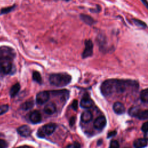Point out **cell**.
Instances as JSON below:
<instances>
[{
	"label": "cell",
	"instance_id": "cell-11",
	"mask_svg": "<svg viewBox=\"0 0 148 148\" xmlns=\"http://www.w3.org/2000/svg\"><path fill=\"white\" fill-rule=\"evenodd\" d=\"M113 109L114 112L118 114H121L124 113L125 111V108L124 105L120 102H115L113 104Z\"/></svg>",
	"mask_w": 148,
	"mask_h": 148
},
{
	"label": "cell",
	"instance_id": "cell-6",
	"mask_svg": "<svg viewBox=\"0 0 148 148\" xmlns=\"http://www.w3.org/2000/svg\"><path fill=\"white\" fill-rule=\"evenodd\" d=\"M49 99V94L47 91H41L37 94L36 97V101L38 104H43Z\"/></svg>",
	"mask_w": 148,
	"mask_h": 148
},
{
	"label": "cell",
	"instance_id": "cell-27",
	"mask_svg": "<svg viewBox=\"0 0 148 148\" xmlns=\"http://www.w3.org/2000/svg\"><path fill=\"white\" fill-rule=\"evenodd\" d=\"M8 146V143L5 140L0 139V147H6Z\"/></svg>",
	"mask_w": 148,
	"mask_h": 148
},
{
	"label": "cell",
	"instance_id": "cell-9",
	"mask_svg": "<svg viewBox=\"0 0 148 148\" xmlns=\"http://www.w3.org/2000/svg\"><path fill=\"white\" fill-rule=\"evenodd\" d=\"M30 121L34 124H37L40 122L42 119V116L40 112L38 110L33 111L31 113L29 116Z\"/></svg>",
	"mask_w": 148,
	"mask_h": 148
},
{
	"label": "cell",
	"instance_id": "cell-12",
	"mask_svg": "<svg viewBox=\"0 0 148 148\" xmlns=\"http://www.w3.org/2000/svg\"><path fill=\"white\" fill-rule=\"evenodd\" d=\"M56 109L57 108L56 105L54 103L50 102L46 105L44 108V111L48 114H52L56 112Z\"/></svg>",
	"mask_w": 148,
	"mask_h": 148
},
{
	"label": "cell",
	"instance_id": "cell-26",
	"mask_svg": "<svg viewBox=\"0 0 148 148\" xmlns=\"http://www.w3.org/2000/svg\"><path fill=\"white\" fill-rule=\"evenodd\" d=\"M14 7L13 6H12V7H9V8H3L1 10V13L3 14V13H8L11 10H12V9Z\"/></svg>",
	"mask_w": 148,
	"mask_h": 148
},
{
	"label": "cell",
	"instance_id": "cell-19",
	"mask_svg": "<svg viewBox=\"0 0 148 148\" xmlns=\"http://www.w3.org/2000/svg\"><path fill=\"white\" fill-rule=\"evenodd\" d=\"M140 99L144 102H148V88L145 89L141 91Z\"/></svg>",
	"mask_w": 148,
	"mask_h": 148
},
{
	"label": "cell",
	"instance_id": "cell-33",
	"mask_svg": "<svg viewBox=\"0 0 148 148\" xmlns=\"http://www.w3.org/2000/svg\"><path fill=\"white\" fill-rule=\"evenodd\" d=\"M144 137H145V138L147 140H148V131H146V132H145V135H144Z\"/></svg>",
	"mask_w": 148,
	"mask_h": 148
},
{
	"label": "cell",
	"instance_id": "cell-14",
	"mask_svg": "<svg viewBox=\"0 0 148 148\" xmlns=\"http://www.w3.org/2000/svg\"><path fill=\"white\" fill-rule=\"evenodd\" d=\"M147 140L145 138L137 139L134 142V146L137 148L145 147L147 145Z\"/></svg>",
	"mask_w": 148,
	"mask_h": 148
},
{
	"label": "cell",
	"instance_id": "cell-30",
	"mask_svg": "<svg viewBox=\"0 0 148 148\" xmlns=\"http://www.w3.org/2000/svg\"><path fill=\"white\" fill-rule=\"evenodd\" d=\"M116 134V131H112V132H110L108 133V138H109V137H112L114 135H115Z\"/></svg>",
	"mask_w": 148,
	"mask_h": 148
},
{
	"label": "cell",
	"instance_id": "cell-22",
	"mask_svg": "<svg viewBox=\"0 0 148 148\" xmlns=\"http://www.w3.org/2000/svg\"><path fill=\"white\" fill-rule=\"evenodd\" d=\"M9 109V106L8 105H3L0 106V115L6 113Z\"/></svg>",
	"mask_w": 148,
	"mask_h": 148
},
{
	"label": "cell",
	"instance_id": "cell-3",
	"mask_svg": "<svg viewBox=\"0 0 148 148\" xmlns=\"http://www.w3.org/2000/svg\"><path fill=\"white\" fill-rule=\"evenodd\" d=\"M56 125L53 123L47 124L41 128H40L38 132L37 135L39 137L43 138L46 135H50L52 134L56 128Z\"/></svg>",
	"mask_w": 148,
	"mask_h": 148
},
{
	"label": "cell",
	"instance_id": "cell-17",
	"mask_svg": "<svg viewBox=\"0 0 148 148\" xmlns=\"http://www.w3.org/2000/svg\"><path fill=\"white\" fill-rule=\"evenodd\" d=\"M34 106V101L32 99H29L26 101L21 105V108L23 110H27L31 109Z\"/></svg>",
	"mask_w": 148,
	"mask_h": 148
},
{
	"label": "cell",
	"instance_id": "cell-8",
	"mask_svg": "<svg viewBox=\"0 0 148 148\" xmlns=\"http://www.w3.org/2000/svg\"><path fill=\"white\" fill-rule=\"evenodd\" d=\"M93 104V101L88 96H84L80 101V106L83 108H90Z\"/></svg>",
	"mask_w": 148,
	"mask_h": 148
},
{
	"label": "cell",
	"instance_id": "cell-32",
	"mask_svg": "<svg viewBox=\"0 0 148 148\" xmlns=\"http://www.w3.org/2000/svg\"><path fill=\"white\" fill-rule=\"evenodd\" d=\"M143 2V3L145 5V6L148 9V2L147 0H141Z\"/></svg>",
	"mask_w": 148,
	"mask_h": 148
},
{
	"label": "cell",
	"instance_id": "cell-5",
	"mask_svg": "<svg viewBox=\"0 0 148 148\" xmlns=\"http://www.w3.org/2000/svg\"><path fill=\"white\" fill-rule=\"evenodd\" d=\"M84 44L85 48L82 53V57L84 58L91 56L93 52V44L91 40H86Z\"/></svg>",
	"mask_w": 148,
	"mask_h": 148
},
{
	"label": "cell",
	"instance_id": "cell-2",
	"mask_svg": "<svg viewBox=\"0 0 148 148\" xmlns=\"http://www.w3.org/2000/svg\"><path fill=\"white\" fill-rule=\"evenodd\" d=\"M71 76L68 73H54L50 76L49 81L51 84L56 87H64L71 81Z\"/></svg>",
	"mask_w": 148,
	"mask_h": 148
},
{
	"label": "cell",
	"instance_id": "cell-18",
	"mask_svg": "<svg viewBox=\"0 0 148 148\" xmlns=\"http://www.w3.org/2000/svg\"><path fill=\"white\" fill-rule=\"evenodd\" d=\"M80 18H82V20L86 23L87 24L89 25H91L92 24L94 23V20L92 19V18H91L90 16H88V15H85V14H81L80 15Z\"/></svg>",
	"mask_w": 148,
	"mask_h": 148
},
{
	"label": "cell",
	"instance_id": "cell-4",
	"mask_svg": "<svg viewBox=\"0 0 148 148\" xmlns=\"http://www.w3.org/2000/svg\"><path fill=\"white\" fill-rule=\"evenodd\" d=\"M102 94L108 96L113 93V79H108L104 81L101 87Z\"/></svg>",
	"mask_w": 148,
	"mask_h": 148
},
{
	"label": "cell",
	"instance_id": "cell-15",
	"mask_svg": "<svg viewBox=\"0 0 148 148\" xmlns=\"http://www.w3.org/2000/svg\"><path fill=\"white\" fill-rule=\"evenodd\" d=\"M135 117L139 120H146L148 119V110L139 109Z\"/></svg>",
	"mask_w": 148,
	"mask_h": 148
},
{
	"label": "cell",
	"instance_id": "cell-20",
	"mask_svg": "<svg viewBox=\"0 0 148 148\" xmlns=\"http://www.w3.org/2000/svg\"><path fill=\"white\" fill-rule=\"evenodd\" d=\"M32 77H33V79L38 82V83H42V77H41V75L40 74L39 72H38V71H34L33 72V75H32Z\"/></svg>",
	"mask_w": 148,
	"mask_h": 148
},
{
	"label": "cell",
	"instance_id": "cell-34",
	"mask_svg": "<svg viewBox=\"0 0 148 148\" xmlns=\"http://www.w3.org/2000/svg\"><path fill=\"white\" fill-rule=\"evenodd\" d=\"M65 1H69V0H65Z\"/></svg>",
	"mask_w": 148,
	"mask_h": 148
},
{
	"label": "cell",
	"instance_id": "cell-31",
	"mask_svg": "<svg viewBox=\"0 0 148 148\" xmlns=\"http://www.w3.org/2000/svg\"><path fill=\"white\" fill-rule=\"evenodd\" d=\"M75 117H72L71 120H70V125H73L75 123Z\"/></svg>",
	"mask_w": 148,
	"mask_h": 148
},
{
	"label": "cell",
	"instance_id": "cell-21",
	"mask_svg": "<svg viewBox=\"0 0 148 148\" xmlns=\"http://www.w3.org/2000/svg\"><path fill=\"white\" fill-rule=\"evenodd\" d=\"M139 108L138 107H136V106H134V107H132L130 109H129V114L131 116H134V117H135L138 111L139 110Z\"/></svg>",
	"mask_w": 148,
	"mask_h": 148
},
{
	"label": "cell",
	"instance_id": "cell-13",
	"mask_svg": "<svg viewBox=\"0 0 148 148\" xmlns=\"http://www.w3.org/2000/svg\"><path fill=\"white\" fill-rule=\"evenodd\" d=\"M92 119V114L90 111L86 110L82 113L81 115V120L83 123H88Z\"/></svg>",
	"mask_w": 148,
	"mask_h": 148
},
{
	"label": "cell",
	"instance_id": "cell-25",
	"mask_svg": "<svg viewBox=\"0 0 148 148\" xmlns=\"http://www.w3.org/2000/svg\"><path fill=\"white\" fill-rule=\"evenodd\" d=\"M141 130L144 132L148 131V121H146L145 123H144L142 124V127H141Z\"/></svg>",
	"mask_w": 148,
	"mask_h": 148
},
{
	"label": "cell",
	"instance_id": "cell-1",
	"mask_svg": "<svg viewBox=\"0 0 148 148\" xmlns=\"http://www.w3.org/2000/svg\"><path fill=\"white\" fill-rule=\"evenodd\" d=\"M16 56L14 50L8 46L0 47V72L8 74L12 72L13 59Z\"/></svg>",
	"mask_w": 148,
	"mask_h": 148
},
{
	"label": "cell",
	"instance_id": "cell-23",
	"mask_svg": "<svg viewBox=\"0 0 148 148\" xmlns=\"http://www.w3.org/2000/svg\"><path fill=\"white\" fill-rule=\"evenodd\" d=\"M109 147H112V148H117V147H119V142H118L117 140H112V141L110 142Z\"/></svg>",
	"mask_w": 148,
	"mask_h": 148
},
{
	"label": "cell",
	"instance_id": "cell-29",
	"mask_svg": "<svg viewBox=\"0 0 148 148\" xmlns=\"http://www.w3.org/2000/svg\"><path fill=\"white\" fill-rule=\"evenodd\" d=\"M67 147H80V145L77 143H74V145H70L67 146Z\"/></svg>",
	"mask_w": 148,
	"mask_h": 148
},
{
	"label": "cell",
	"instance_id": "cell-16",
	"mask_svg": "<svg viewBox=\"0 0 148 148\" xmlns=\"http://www.w3.org/2000/svg\"><path fill=\"white\" fill-rule=\"evenodd\" d=\"M20 88V85L18 83H16L14 84L10 90V95L11 97H14L16 96Z\"/></svg>",
	"mask_w": 148,
	"mask_h": 148
},
{
	"label": "cell",
	"instance_id": "cell-28",
	"mask_svg": "<svg viewBox=\"0 0 148 148\" xmlns=\"http://www.w3.org/2000/svg\"><path fill=\"white\" fill-rule=\"evenodd\" d=\"M72 108L75 110H76L77 109V100L73 101V102L72 103Z\"/></svg>",
	"mask_w": 148,
	"mask_h": 148
},
{
	"label": "cell",
	"instance_id": "cell-7",
	"mask_svg": "<svg viewBox=\"0 0 148 148\" xmlns=\"http://www.w3.org/2000/svg\"><path fill=\"white\" fill-rule=\"evenodd\" d=\"M106 124V118L103 116H99L98 117L94 122V127L97 130H102L103 129Z\"/></svg>",
	"mask_w": 148,
	"mask_h": 148
},
{
	"label": "cell",
	"instance_id": "cell-24",
	"mask_svg": "<svg viewBox=\"0 0 148 148\" xmlns=\"http://www.w3.org/2000/svg\"><path fill=\"white\" fill-rule=\"evenodd\" d=\"M133 20H134V23H135L136 25H139V26H141V27H145L146 26V24H145L144 22H143V21H140V20H136V19H134Z\"/></svg>",
	"mask_w": 148,
	"mask_h": 148
},
{
	"label": "cell",
	"instance_id": "cell-10",
	"mask_svg": "<svg viewBox=\"0 0 148 148\" xmlns=\"http://www.w3.org/2000/svg\"><path fill=\"white\" fill-rule=\"evenodd\" d=\"M18 134L23 136H28L31 134V130L29 126L27 125H23L17 129Z\"/></svg>",
	"mask_w": 148,
	"mask_h": 148
}]
</instances>
